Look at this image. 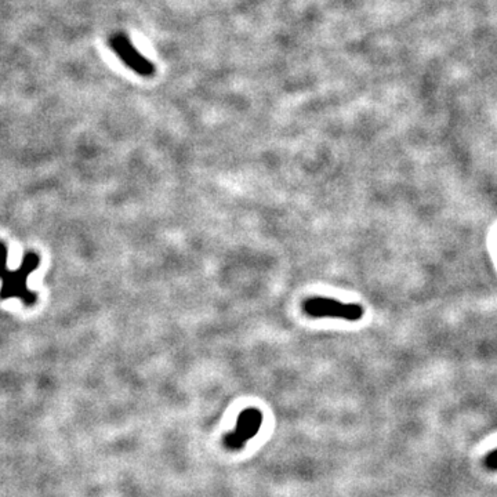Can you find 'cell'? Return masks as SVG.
Segmentation results:
<instances>
[{
  "label": "cell",
  "instance_id": "2",
  "mask_svg": "<svg viewBox=\"0 0 497 497\" xmlns=\"http://www.w3.org/2000/svg\"><path fill=\"white\" fill-rule=\"evenodd\" d=\"M109 46L113 49L118 57L136 73L145 77H151L155 73V67L132 44L127 36H112L109 39Z\"/></svg>",
  "mask_w": 497,
  "mask_h": 497
},
{
  "label": "cell",
  "instance_id": "1",
  "mask_svg": "<svg viewBox=\"0 0 497 497\" xmlns=\"http://www.w3.org/2000/svg\"><path fill=\"white\" fill-rule=\"evenodd\" d=\"M303 308L306 314L313 318H336L348 322H358L365 315V310L360 304H347L329 297L308 298L303 304Z\"/></svg>",
  "mask_w": 497,
  "mask_h": 497
},
{
  "label": "cell",
  "instance_id": "3",
  "mask_svg": "<svg viewBox=\"0 0 497 497\" xmlns=\"http://www.w3.org/2000/svg\"><path fill=\"white\" fill-rule=\"evenodd\" d=\"M485 465L488 470L491 471H497V449H495L493 452H491L486 459H485Z\"/></svg>",
  "mask_w": 497,
  "mask_h": 497
}]
</instances>
